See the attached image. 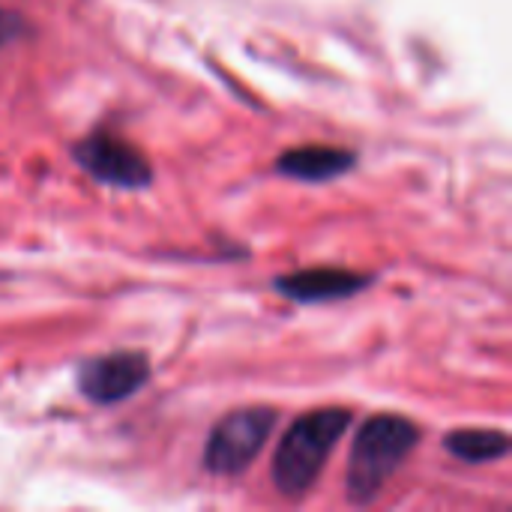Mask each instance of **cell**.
Returning a JSON list of instances; mask_svg holds the SVG:
<instances>
[{
  "label": "cell",
  "instance_id": "cell-8",
  "mask_svg": "<svg viewBox=\"0 0 512 512\" xmlns=\"http://www.w3.org/2000/svg\"><path fill=\"white\" fill-rule=\"evenodd\" d=\"M447 450L468 465H486L510 453V438L498 429H459L447 435Z\"/></svg>",
  "mask_w": 512,
  "mask_h": 512
},
{
  "label": "cell",
  "instance_id": "cell-5",
  "mask_svg": "<svg viewBox=\"0 0 512 512\" xmlns=\"http://www.w3.org/2000/svg\"><path fill=\"white\" fill-rule=\"evenodd\" d=\"M150 378V360L138 351H117L78 366V390L96 405H114L138 393Z\"/></svg>",
  "mask_w": 512,
  "mask_h": 512
},
{
  "label": "cell",
  "instance_id": "cell-6",
  "mask_svg": "<svg viewBox=\"0 0 512 512\" xmlns=\"http://www.w3.org/2000/svg\"><path fill=\"white\" fill-rule=\"evenodd\" d=\"M372 276L351 273V270H336V267H321V270H297L273 282V288L294 300V303H330V300H345L354 297L357 291L369 288Z\"/></svg>",
  "mask_w": 512,
  "mask_h": 512
},
{
  "label": "cell",
  "instance_id": "cell-9",
  "mask_svg": "<svg viewBox=\"0 0 512 512\" xmlns=\"http://www.w3.org/2000/svg\"><path fill=\"white\" fill-rule=\"evenodd\" d=\"M24 33H27V21L18 12L0 9V45H9L12 39H18Z\"/></svg>",
  "mask_w": 512,
  "mask_h": 512
},
{
  "label": "cell",
  "instance_id": "cell-3",
  "mask_svg": "<svg viewBox=\"0 0 512 512\" xmlns=\"http://www.w3.org/2000/svg\"><path fill=\"white\" fill-rule=\"evenodd\" d=\"M273 426H276V411L264 405L240 408L222 417L216 429L210 432V441L204 450V468L219 477L243 474L264 450Z\"/></svg>",
  "mask_w": 512,
  "mask_h": 512
},
{
  "label": "cell",
  "instance_id": "cell-1",
  "mask_svg": "<svg viewBox=\"0 0 512 512\" xmlns=\"http://www.w3.org/2000/svg\"><path fill=\"white\" fill-rule=\"evenodd\" d=\"M351 426L348 408H321L300 417L282 438L273 459V483L285 498H300L318 480L339 438Z\"/></svg>",
  "mask_w": 512,
  "mask_h": 512
},
{
  "label": "cell",
  "instance_id": "cell-2",
  "mask_svg": "<svg viewBox=\"0 0 512 512\" xmlns=\"http://www.w3.org/2000/svg\"><path fill=\"white\" fill-rule=\"evenodd\" d=\"M417 441H420V429L411 420L396 414L372 417L360 429L351 447L348 477H345V489L351 501L357 504L372 501L393 477V471L414 453Z\"/></svg>",
  "mask_w": 512,
  "mask_h": 512
},
{
  "label": "cell",
  "instance_id": "cell-4",
  "mask_svg": "<svg viewBox=\"0 0 512 512\" xmlns=\"http://www.w3.org/2000/svg\"><path fill=\"white\" fill-rule=\"evenodd\" d=\"M72 156L90 177L117 189H144L153 180L150 162L129 141L111 132H93L90 138L78 141Z\"/></svg>",
  "mask_w": 512,
  "mask_h": 512
},
{
  "label": "cell",
  "instance_id": "cell-7",
  "mask_svg": "<svg viewBox=\"0 0 512 512\" xmlns=\"http://www.w3.org/2000/svg\"><path fill=\"white\" fill-rule=\"evenodd\" d=\"M357 162V156L351 150L342 147H321V144H309V147H294L285 150L276 162V171L294 180H306V183H324L333 180L345 171H351Z\"/></svg>",
  "mask_w": 512,
  "mask_h": 512
}]
</instances>
